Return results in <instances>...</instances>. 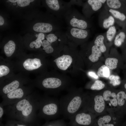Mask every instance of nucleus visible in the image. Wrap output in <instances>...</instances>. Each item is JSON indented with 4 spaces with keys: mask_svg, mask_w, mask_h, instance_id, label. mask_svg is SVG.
<instances>
[{
    "mask_svg": "<svg viewBox=\"0 0 126 126\" xmlns=\"http://www.w3.org/2000/svg\"><path fill=\"white\" fill-rule=\"evenodd\" d=\"M41 97L27 96L20 101L6 106L5 113L11 120L32 125L38 117L36 112L39 111Z\"/></svg>",
    "mask_w": 126,
    "mask_h": 126,
    "instance_id": "nucleus-1",
    "label": "nucleus"
},
{
    "mask_svg": "<svg viewBox=\"0 0 126 126\" xmlns=\"http://www.w3.org/2000/svg\"><path fill=\"white\" fill-rule=\"evenodd\" d=\"M86 94L80 93H70L62 96L59 100L61 114L69 119L82 108Z\"/></svg>",
    "mask_w": 126,
    "mask_h": 126,
    "instance_id": "nucleus-2",
    "label": "nucleus"
},
{
    "mask_svg": "<svg viewBox=\"0 0 126 126\" xmlns=\"http://www.w3.org/2000/svg\"><path fill=\"white\" fill-rule=\"evenodd\" d=\"M38 116L47 120L54 119L61 115L59 100L51 96H41Z\"/></svg>",
    "mask_w": 126,
    "mask_h": 126,
    "instance_id": "nucleus-3",
    "label": "nucleus"
},
{
    "mask_svg": "<svg viewBox=\"0 0 126 126\" xmlns=\"http://www.w3.org/2000/svg\"><path fill=\"white\" fill-rule=\"evenodd\" d=\"M81 108L97 117L106 114L108 112L102 94H86Z\"/></svg>",
    "mask_w": 126,
    "mask_h": 126,
    "instance_id": "nucleus-4",
    "label": "nucleus"
},
{
    "mask_svg": "<svg viewBox=\"0 0 126 126\" xmlns=\"http://www.w3.org/2000/svg\"><path fill=\"white\" fill-rule=\"evenodd\" d=\"M64 18L67 24L70 27L87 29L92 26L90 19L87 18L74 9L72 8Z\"/></svg>",
    "mask_w": 126,
    "mask_h": 126,
    "instance_id": "nucleus-5",
    "label": "nucleus"
},
{
    "mask_svg": "<svg viewBox=\"0 0 126 126\" xmlns=\"http://www.w3.org/2000/svg\"><path fill=\"white\" fill-rule=\"evenodd\" d=\"M97 117L82 108L70 118L69 126H92Z\"/></svg>",
    "mask_w": 126,
    "mask_h": 126,
    "instance_id": "nucleus-6",
    "label": "nucleus"
},
{
    "mask_svg": "<svg viewBox=\"0 0 126 126\" xmlns=\"http://www.w3.org/2000/svg\"><path fill=\"white\" fill-rule=\"evenodd\" d=\"M48 8L58 18H64L72 8L70 2H66L60 0H46Z\"/></svg>",
    "mask_w": 126,
    "mask_h": 126,
    "instance_id": "nucleus-7",
    "label": "nucleus"
},
{
    "mask_svg": "<svg viewBox=\"0 0 126 126\" xmlns=\"http://www.w3.org/2000/svg\"><path fill=\"white\" fill-rule=\"evenodd\" d=\"M121 117L113 113H108L96 118L92 126H121Z\"/></svg>",
    "mask_w": 126,
    "mask_h": 126,
    "instance_id": "nucleus-8",
    "label": "nucleus"
},
{
    "mask_svg": "<svg viewBox=\"0 0 126 126\" xmlns=\"http://www.w3.org/2000/svg\"><path fill=\"white\" fill-rule=\"evenodd\" d=\"M106 1V0H88L83 3L82 6L83 15L90 19L94 14L101 9Z\"/></svg>",
    "mask_w": 126,
    "mask_h": 126,
    "instance_id": "nucleus-9",
    "label": "nucleus"
},
{
    "mask_svg": "<svg viewBox=\"0 0 126 126\" xmlns=\"http://www.w3.org/2000/svg\"><path fill=\"white\" fill-rule=\"evenodd\" d=\"M102 95L105 104L107 112L116 114L118 106L117 93L107 90L104 91Z\"/></svg>",
    "mask_w": 126,
    "mask_h": 126,
    "instance_id": "nucleus-10",
    "label": "nucleus"
},
{
    "mask_svg": "<svg viewBox=\"0 0 126 126\" xmlns=\"http://www.w3.org/2000/svg\"><path fill=\"white\" fill-rule=\"evenodd\" d=\"M26 96L23 89L18 88L3 96V100L0 105L3 106L11 105L20 101Z\"/></svg>",
    "mask_w": 126,
    "mask_h": 126,
    "instance_id": "nucleus-11",
    "label": "nucleus"
},
{
    "mask_svg": "<svg viewBox=\"0 0 126 126\" xmlns=\"http://www.w3.org/2000/svg\"><path fill=\"white\" fill-rule=\"evenodd\" d=\"M68 38L83 41L88 39L90 36L89 29H84L69 27L65 33Z\"/></svg>",
    "mask_w": 126,
    "mask_h": 126,
    "instance_id": "nucleus-12",
    "label": "nucleus"
},
{
    "mask_svg": "<svg viewBox=\"0 0 126 126\" xmlns=\"http://www.w3.org/2000/svg\"><path fill=\"white\" fill-rule=\"evenodd\" d=\"M98 22L100 27L108 29L114 25L116 23L114 18L108 11L104 8L100 12L98 16Z\"/></svg>",
    "mask_w": 126,
    "mask_h": 126,
    "instance_id": "nucleus-13",
    "label": "nucleus"
},
{
    "mask_svg": "<svg viewBox=\"0 0 126 126\" xmlns=\"http://www.w3.org/2000/svg\"><path fill=\"white\" fill-rule=\"evenodd\" d=\"M104 8L112 16L115 22L122 28L126 27V15L117 10L109 8L104 5Z\"/></svg>",
    "mask_w": 126,
    "mask_h": 126,
    "instance_id": "nucleus-14",
    "label": "nucleus"
},
{
    "mask_svg": "<svg viewBox=\"0 0 126 126\" xmlns=\"http://www.w3.org/2000/svg\"><path fill=\"white\" fill-rule=\"evenodd\" d=\"M57 67L62 70H65L70 65L72 62L71 57L69 55H63L54 60Z\"/></svg>",
    "mask_w": 126,
    "mask_h": 126,
    "instance_id": "nucleus-15",
    "label": "nucleus"
},
{
    "mask_svg": "<svg viewBox=\"0 0 126 126\" xmlns=\"http://www.w3.org/2000/svg\"><path fill=\"white\" fill-rule=\"evenodd\" d=\"M108 7L126 15V5L120 0H107L104 4Z\"/></svg>",
    "mask_w": 126,
    "mask_h": 126,
    "instance_id": "nucleus-16",
    "label": "nucleus"
},
{
    "mask_svg": "<svg viewBox=\"0 0 126 126\" xmlns=\"http://www.w3.org/2000/svg\"><path fill=\"white\" fill-rule=\"evenodd\" d=\"M61 81L57 78L50 77L44 79L42 84L45 88L48 89H56L60 87L62 85Z\"/></svg>",
    "mask_w": 126,
    "mask_h": 126,
    "instance_id": "nucleus-17",
    "label": "nucleus"
},
{
    "mask_svg": "<svg viewBox=\"0 0 126 126\" xmlns=\"http://www.w3.org/2000/svg\"><path fill=\"white\" fill-rule=\"evenodd\" d=\"M126 41V27L119 29L113 43L117 47H121Z\"/></svg>",
    "mask_w": 126,
    "mask_h": 126,
    "instance_id": "nucleus-18",
    "label": "nucleus"
},
{
    "mask_svg": "<svg viewBox=\"0 0 126 126\" xmlns=\"http://www.w3.org/2000/svg\"><path fill=\"white\" fill-rule=\"evenodd\" d=\"M42 65L40 60L36 58L28 59L24 61L23 64L24 68L29 71L37 69Z\"/></svg>",
    "mask_w": 126,
    "mask_h": 126,
    "instance_id": "nucleus-19",
    "label": "nucleus"
},
{
    "mask_svg": "<svg viewBox=\"0 0 126 126\" xmlns=\"http://www.w3.org/2000/svg\"><path fill=\"white\" fill-rule=\"evenodd\" d=\"M104 33L96 35L94 39V44L99 48L102 53L106 52L107 49L105 44Z\"/></svg>",
    "mask_w": 126,
    "mask_h": 126,
    "instance_id": "nucleus-20",
    "label": "nucleus"
},
{
    "mask_svg": "<svg viewBox=\"0 0 126 126\" xmlns=\"http://www.w3.org/2000/svg\"><path fill=\"white\" fill-rule=\"evenodd\" d=\"M117 27L113 25L109 28L106 32L104 33L105 41L108 42L110 44L112 43L114 41L118 31Z\"/></svg>",
    "mask_w": 126,
    "mask_h": 126,
    "instance_id": "nucleus-21",
    "label": "nucleus"
},
{
    "mask_svg": "<svg viewBox=\"0 0 126 126\" xmlns=\"http://www.w3.org/2000/svg\"><path fill=\"white\" fill-rule=\"evenodd\" d=\"M91 49V53L89 57V59L93 62L98 61L99 58L102 55V52L98 47L94 44L92 46Z\"/></svg>",
    "mask_w": 126,
    "mask_h": 126,
    "instance_id": "nucleus-22",
    "label": "nucleus"
},
{
    "mask_svg": "<svg viewBox=\"0 0 126 126\" xmlns=\"http://www.w3.org/2000/svg\"><path fill=\"white\" fill-rule=\"evenodd\" d=\"M19 85V82L16 80L6 85L2 89L3 92L4 94V95L18 89Z\"/></svg>",
    "mask_w": 126,
    "mask_h": 126,
    "instance_id": "nucleus-23",
    "label": "nucleus"
},
{
    "mask_svg": "<svg viewBox=\"0 0 126 126\" xmlns=\"http://www.w3.org/2000/svg\"><path fill=\"white\" fill-rule=\"evenodd\" d=\"M16 45L12 40L9 41L4 46V53L7 57L11 56L14 53Z\"/></svg>",
    "mask_w": 126,
    "mask_h": 126,
    "instance_id": "nucleus-24",
    "label": "nucleus"
},
{
    "mask_svg": "<svg viewBox=\"0 0 126 126\" xmlns=\"http://www.w3.org/2000/svg\"><path fill=\"white\" fill-rule=\"evenodd\" d=\"M37 36V38L35 40L32 42L30 44L29 46L32 48L34 47L36 49L40 48L42 46V41L45 38V35L43 33H39Z\"/></svg>",
    "mask_w": 126,
    "mask_h": 126,
    "instance_id": "nucleus-25",
    "label": "nucleus"
},
{
    "mask_svg": "<svg viewBox=\"0 0 126 126\" xmlns=\"http://www.w3.org/2000/svg\"><path fill=\"white\" fill-rule=\"evenodd\" d=\"M118 62V59L114 58H108L105 61V65L109 69L113 70L116 69Z\"/></svg>",
    "mask_w": 126,
    "mask_h": 126,
    "instance_id": "nucleus-26",
    "label": "nucleus"
},
{
    "mask_svg": "<svg viewBox=\"0 0 126 126\" xmlns=\"http://www.w3.org/2000/svg\"><path fill=\"white\" fill-rule=\"evenodd\" d=\"M97 74L100 77H108L110 76L109 69L105 65H103L98 69Z\"/></svg>",
    "mask_w": 126,
    "mask_h": 126,
    "instance_id": "nucleus-27",
    "label": "nucleus"
},
{
    "mask_svg": "<svg viewBox=\"0 0 126 126\" xmlns=\"http://www.w3.org/2000/svg\"><path fill=\"white\" fill-rule=\"evenodd\" d=\"M42 126H67V125L63 119H57L47 122Z\"/></svg>",
    "mask_w": 126,
    "mask_h": 126,
    "instance_id": "nucleus-28",
    "label": "nucleus"
},
{
    "mask_svg": "<svg viewBox=\"0 0 126 126\" xmlns=\"http://www.w3.org/2000/svg\"><path fill=\"white\" fill-rule=\"evenodd\" d=\"M105 86V84L102 81L97 80L91 85L90 89L92 90H99L103 89Z\"/></svg>",
    "mask_w": 126,
    "mask_h": 126,
    "instance_id": "nucleus-29",
    "label": "nucleus"
},
{
    "mask_svg": "<svg viewBox=\"0 0 126 126\" xmlns=\"http://www.w3.org/2000/svg\"><path fill=\"white\" fill-rule=\"evenodd\" d=\"M32 125L21 121L11 120L8 122L6 126H32Z\"/></svg>",
    "mask_w": 126,
    "mask_h": 126,
    "instance_id": "nucleus-30",
    "label": "nucleus"
},
{
    "mask_svg": "<svg viewBox=\"0 0 126 126\" xmlns=\"http://www.w3.org/2000/svg\"><path fill=\"white\" fill-rule=\"evenodd\" d=\"M8 1L12 3H17L19 7H23L29 5L31 2L34 1L33 0H9Z\"/></svg>",
    "mask_w": 126,
    "mask_h": 126,
    "instance_id": "nucleus-31",
    "label": "nucleus"
},
{
    "mask_svg": "<svg viewBox=\"0 0 126 126\" xmlns=\"http://www.w3.org/2000/svg\"><path fill=\"white\" fill-rule=\"evenodd\" d=\"M109 78L110 80V83L114 86L119 85L121 83L119 80L120 77L118 76L112 75L109 76Z\"/></svg>",
    "mask_w": 126,
    "mask_h": 126,
    "instance_id": "nucleus-32",
    "label": "nucleus"
},
{
    "mask_svg": "<svg viewBox=\"0 0 126 126\" xmlns=\"http://www.w3.org/2000/svg\"><path fill=\"white\" fill-rule=\"evenodd\" d=\"M10 69L7 66L4 65L0 66V77L6 75L9 72Z\"/></svg>",
    "mask_w": 126,
    "mask_h": 126,
    "instance_id": "nucleus-33",
    "label": "nucleus"
},
{
    "mask_svg": "<svg viewBox=\"0 0 126 126\" xmlns=\"http://www.w3.org/2000/svg\"><path fill=\"white\" fill-rule=\"evenodd\" d=\"M43 49L45 50V52L47 53H51L54 51V49L52 46V45H50L46 47H43Z\"/></svg>",
    "mask_w": 126,
    "mask_h": 126,
    "instance_id": "nucleus-34",
    "label": "nucleus"
},
{
    "mask_svg": "<svg viewBox=\"0 0 126 126\" xmlns=\"http://www.w3.org/2000/svg\"><path fill=\"white\" fill-rule=\"evenodd\" d=\"M121 47L124 58L126 60V41Z\"/></svg>",
    "mask_w": 126,
    "mask_h": 126,
    "instance_id": "nucleus-35",
    "label": "nucleus"
},
{
    "mask_svg": "<svg viewBox=\"0 0 126 126\" xmlns=\"http://www.w3.org/2000/svg\"><path fill=\"white\" fill-rule=\"evenodd\" d=\"M44 39L42 41V46L43 47V48L46 47L50 45H52V44L50 43L46 40Z\"/></svg>",
    "mask_w": 126,
    "mask_h": 126,
    "instance_id": "nucleus-36",
    "label": "nucleus"
},
{
    "mask_svg": "<svg viewBox=\"0 0 126 126\" xmlns=\"http://www.w3.org/2000/svg\"><path fill=\"white\" fill-rule=\"evenodd\" d=\"M88 75L90 76L95 79H98V76L96 75V74L94 72L92 71L89 72L88 73Z\"/></svg>",
    "mask_w": 126,
    "mask_h": 126,
    "instance_id": "nucleus-37",
    "label": "nucleus"
},
{
    "mask_svg": "<svg viewBox=\"0 0 126 126\" xmlns=\"http://www.w3.org/2000/svg\"><path fill=\"white\" fill-rule=\"evenodd\" d=\"M4 111L3 108V106L0 105V118H2L4 114Z\"/></svg>",
    "mask_w": 126,
    "mask_h": 126,
    "instance_id": "nucleus-38",
    "label": "nucleus"
},
{
    "mask_svg": "<svg viewBox=\"0 0 126 126\" xmlns=\"http://www.w3.org/2000/svg\"><path fill=\"white\" fill-rule=\"evenodd\" d=\"M4 23V20L2 17L0 16V25H3Z\"/></svg>",
    "mask_w": 126,
    "mask_h": 126,
    "instance_id": "nucleus-39",
    "label": "nucleus"
},
{
    "mask_svg": "<svg viewBox=\"0 0 126 126\" xmlns=\"http://www.w3.org/2000/svg\"><path fill=\"white\" fill-rule=\"evenodd\" d=\"M126 79L125 80L123 84V86L124 88L126 90V74L125 76Z\"/></svg>",
    "mask_w": 126,
    "mask_h": 126,
    "instance_id": "nucleus-40",
    "label": "nucleus"
},
{
    "mask_svg": "<svg viewBox=\"0 0 126 126\" xmlns=\"http://www.w3.org/2000/svg\"><path fill=\"white\" fill-rule=\"evenodd\" d=\"M121 126H126V121L122 123Z\"/></svg>",
    "mask_w": 126,
    "mask_h": 126,
    "instance_id": "nucleus-41",
    "label": "nucleus"
},
{
    "mask_svg": "<svg viewBox=\"0 0 126 126\" xmlns=\"http://www.w3.org/2000/svg\"><path fill=\"white\" fill-rule=\"evenodd\" d=\"M122 1L126 5V0H122Z\"/></svg>",
    "mask_w": 126,
    "mask_h": 126,
    "instance_id": "nucleus-42",
    "label": "nucleus"
},
{
    "mask_svg": "<svg viewBox=\"0 0 126 126\" xmlns=\"http://www.w3.org/2000/svg\"><path fill=\"white\" fill-rule=\"evenodd\" d=\"M125 66H126V65Z\"/></svg>",
    "mask_w": 126,
    "mask_h": 126,
    "instance_id": "nucleus-43",
    "label": "nucleus"
}]
</instances>
